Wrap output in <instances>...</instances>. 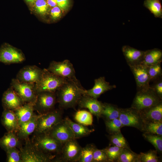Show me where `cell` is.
Here are the masks:
<instances>
[{"mask_svg": "<svg viewBox=\"0 0 162 162\" xmlns=\"http://www.w3.org/2000/svg\"><path fill=\"white\" fill-rule=\"evenodd\" d=\"M122 51L129 66L140 64L145 53V51L138 50L128 45L123 46Z\"/></svg>", "mask_w": 162, "mask_h": 162, "instance_id": "18", "label": "cell"}, {"mask_svg": "<svg viewBox=\"0 0 162 162\" xmlns=\"http://www.w3.org/2000/svg\"><path fill=\"white\" fill-rule=\"evenodd\" d=\"M34 104L25 103L14 111L17 117L19 126L21 124L29 120L34 115Z\"/></svg>", "mask_w": 162, "mask_h": 162, "instance_id": "22", "label": "cell"}, {"mask_svg": "<svg viewBox=\"0 0 162 162\" xmlns=\"http://www.w3.org/2000/svg\"><path fill=\"white\" fill-rule=\"evenodd\" d=\"M159 97L153 87L138 90L135 97L132 107L137 110L147 109L160 102Z\"/></svg>", "mask_w": 162, "mask_h": 162, "instance_id": "5", "label": "cell"}, {"mask_svg": "<svg viewBox=\"0 0 162 162\" xmlns=\"http://www.w3.org/2000/svg\"><path fill=\"white\" fill-rule=\"evenodd\" d=\"M153 88L159 97L162 96V81L161 80L156 83L154 87Z\"/></svg>", "mask_w": 162, "mask_h": 162, "instance_id": "44", "label": "cell"}, {"mask_svg": "<svg viewBox=\"0 0 162 162\" xmlns=\"http://www.w3.org/2000/svg\"><path fill=\"white\" fill-rule=\"evenodd\" d=\"M146 139L152 143L155 148L160 152L162 151V138L160 135L150 134H145Z\"/></svg>", "mask_w": 162, "mask_h": 162, "instance_id": "34", "label": "cell"}, {"mask_svg": "<svg viewBox=\"0 0 162 162\" xmlns=\"http://www.w3.org/2000/svg\"><path fill=\"white\" fill-rule=\"evenodd\" d=\"M62 116V110H58L40 114L34 131L36 134L47 133L63 119Z\"/></svg>", "mask_w": 162, "mask_h": 162, "instance_id": "6", "label": "cell"}, {"mask_svg": "<svg viewBox=\"0 0 162 162\" xmlns=\"http://www.w3.org/2000/svg\"><path fill=\"white\" fill-rule=\"evenodd\" d=\"M5 152L7 155V162H22L20 151L16 148H10Z\"/></svg>", "mask_w": 162, "mask_h": 162, "instance_id": "33", "label": "cell"}, {"mask_svg": "<svg viewBox=\"0 0 162 162\" xmlns=\"http://www.w3.org/2000/svg\"><path fill=\"white\" fill-rule=\"evenodd\" d=\"M69 4L70 0H57V4L63 10H66Z\"/></svg>", "mask_w": 162, "mask_h": 162, "instance_id": "43", "label": "cell"}, {"mask_svg": "<svg viewBox=\"0 0 162 162\" xmlns=\"http://www.w3.org/2000/svg\"><path fill=\"white\" fill-rule=\"evenodd\" d=\"M1 120L2 124L8 132L17 131L19 128V122L14 110L4 109Z\"/></svg>", "mask_w": 162, "mask_h": 162, "instance_id": "19", "label": "cell"}, {"mask_svg": "<svg viewBox=\"0 0 162 162\" xmlns=\"http://www.w3.org/2000/svg\"><path fill=\"white\" fill-rule=\"evenodd\" d=\"M20 151L22 162H57V158L42 152L32 141L27 140Z\"/></svg>", "mask_w": 162, "mask_h": 162, "instance_id": "3", "label": "cell"}, {"mask_svg": "<svg viewBox=\"0 0 162 162\" xmlns=\"http://www.w3.org/2000/svg\"><path fill=\"white\" fill-rule=\"evenodd\" d=\"M49 5L45 0H36L34 4V9L38 14L44 15L47 12Z\"/></svg>", "mask_w": 162, "mask_h": 162, "instance_id": "36", "label": "cell"}, {"mask_svg": "<svg viewBox=\"0 0 162 162\" xmlns=\"http://www.w3.org/2000/svg\"><path fill=\"white\" fill-rule=\"evenodd\" d=\"M56 101L55 92H43L38 94L36 100L34 104V110L42 114L51 110Z\"/></svg>", "mask_w": 162, "mask_h": 162, "instance_id": "9", "label": "cell"}, {"mask_svg": "<svg viewBox=\"0 0 162 162\" xmlns=\"http://www.w3.org/2000/svg\"><path fill=\"white\" fill-rule=\"evenodd\" d=\"M105 124L107 130L110 132L117 133L120 132L122 124L119 119L117 118L106 121Z\"/></svg>", "mask_w": 162, "mask_h": 162, "instance_id": "32", "label": "cell"}, {"mask_svg": "<svg viewBox=\"0 0 162 162\" xmlns=\"http://www.w3.org/2000/svg\"><path fill=\"white\" fill-rule=\"evenodd\" d=\"M33 142L42 152L55 157L61 154L63 146L61 142L47 134H36Z\"/></svg>", "mask_w": 162, "mask_h": 162, "instance_id": "4", "label": "cell"}, {"mask_svg": "<svg viewBox=\"0 0 162 162\" xmlns=\"http://www.w3.org/2000/svg\"><path fill=\"white\" fill-rule=\"evenodd\" d=\"M10 85L25 103L34 104L38 94L35 88V83L20 82L14 78L12 80Z\"/></svg>", "mask_w": 162, "mask_h": 162, "instance_id": "7", "label": "cell"}, {"mask_svg": "<svg viewBox=\"0 0 162 162\" xmlns=\"http://www.w3.org/2000/svg\"><path fill=\"white\" fill-rule=\"evenodd\" d=\"M162 59V51L155 48L145 51L143 59L140 64L149 67L161 63Z\"/></svg>", "mask_w": 162, "mask_h": 162, "instance_id": "23", "label": "cell"}, {"mask_svg": "<svg viewBox=\"0 0 162 162\" xmlns=\"http://www.w3.org/2000/svg\"><path fill=\"white\" fill-rule=\"evenodd\" d=\"M64 119L72 130L76 139L87 136L94 131V129H90L86 126L73 122L68 117Z\"/></svg>", "mask_w": 162, "mask_h": 162, "instance_id": "24", "label": "cell"}, {"mask_svg": "<svg viewBox=\"0 0 162 162\" xmlns=\"http://www.w3.org/2000/svg\"><path fill=\"white\" fill-rule=\"evenodd\" d=\"M96 148L95 146L91 144H87L82 148L78 162H92L93 154Z\"/></svg>", "mask_w": 162, "mask_h": 162, "instance_id": "30", "label": "cell"}, {"mask_svg": "<svg viewBox=\"0 0 162 162\" xmlns=\"http://www.w3.org/2000/svg\"><path fill=\"white\" fill-rule=\"evenodd\" d=\"M38 115L35 114L28 121L21 124L17 130V137L19 139L25 140L34 132L36 128Z\"/></svg>", "mask_w": 162, "mask_h": 162, "instance_id": "21", "label": "cell"}, {"mask_svg": "<svg viewBox=\"0 0 162 162\" xmlns=\"http://www.w3.org/2000/svg\"><path fill=\"white\" fill-rule=\"evenodd\" d=\"M43 70L41 78L35 83V88L37 94L43 92H55L68 80L53 74L47 69L44 68Z\"/></svg>", "mask_w": 162, "mask_h": 162, "instance_id": "2", "label": "cell"}, {"mask_svg": "<svg viewBox=\"0 0 162 162\" xmlns=\"http://www.w3.org/2000/svg\"><path fill=\"white\" fill-rule=\"evenodd\" d=\"M129 67L134 76L139 90L149 87L150 80L147 67L141 64L129 66Z\"/></svg>", "mask_w": 162, "mask_h": 162, "instance_id": "14", "label": "cell"}, {"mask_svg": "<svg viewBox=\"0 0 162 162\" xmlns=\"http://www.w3.org/2000/svg\"><path fill=\"white\" fill-rule=\"evenodd\" d=\"M86 90L79 81L67 80L57 91V100L61 109L74 107Z\"/></svg>", "mask_w": 162, "mask_h": 162, "instance_id": "1", "label": "cell"}, {"mask_svg": "<svg viewBox=\"0 0 162 162\" xmlns=\"http://www.w3.org/2000/svg\"><path fill=\"white\" fill-rule=\"evenodd\" d=\"M111 141L115 146L123 148L126 145V141L124 137L120 132L116 133L111 137Z\"/></svg>", "mask_w": 162, "mask_h": 162, "instance_id": "40", "label": "cell"}, {"mask_svg": "<svg viewBox=\"0 0 162 162\" xmlns=\"http://www.w3.org/2000/svg\"><path fill=\"white\" fill-rule=\"evenodd\" d=\"M120 110L114 106L108 103L103 104L101 116H104L106 121L118 118Z\"/></svg>", "mask_w": 162, "mask_h": 162, "instance_id": "26", "label": "cell"}, {"mask_svg": "<svg viewBox=\"0 0 162 162\" xmlns=\"http://www.w3.org/2000/svg\"><path fill=\"white\" fill-rule=\"evenodd\" d=\"M43 71L36 65H27L20 69L16 78L20 82L35 83L40 79Z\"/></svg>", "mask_w": 162, "mask_h": 162, "instance_id": "13", "label": "cell"}, {"mask_svg": "<svg viewBox=\"0 0 162 162\" xmlns=\"http://www.w3.org/2000/svg\"><path fill=\"white\" fill-rule=\"evenodd\" d=\"M143 5L156 18H162V8L160 0H145Z\"/></svg>", "mask_w": 162, "mask_h": 162, "instance_id": "27", "label": "cell"}, {"mask_svg": "<svg viewBox=\"0 0 162 162\" xmlns=\"http://www.w3.org/2000/svg\"><path fill=\"white\" fill-rule=\"evenodd\" d=\"M25 59L20 50L8 44H4L0 48V62L6 64L19 63Z\"/></svg>", "mask_w": 162, "mask_h": 162, "instance_id": "10", "label": "cell"}, {"mask_svg": "<svg viewBox=\"0 0 162 162\" xmlns=\"http://www.w3.org/2000/svg\"><path fill=\"white\" fill-rule=\"evenodd\" d=\"M160 63L147 67L148 74L150 81L155 79L161 76L162 69Z\"/></svg>", "mask_w": 162, "mask_h": 162, "instance_id": "35", "label": "cell"}, {"mask_svg": "<svg viewBox=\"0 0 162 162\" xmlns=\"http://www.w3.org/2000/svg\"><path fill=\"white\" fill-rule=\"evenodd\" d=\"M123 149L115 146L104 149L108 160L113 161L118 159Z\"/></svg>", "mask_w": 162, "mask_h": 162, "instance_id": "31", "label": "cell"}, {"mask_svg": "<svg viewBox=\"0 0 162 162\" xmlns=\"http://www.w3.org/2000/svg\"><path fill=\"white\" fill-rule=\"evenodd\" d=\"M2 100L4 109L13 110L25 103L11 86L4 93Z\"/></svg>", "mask_w": 162, "mask_h": 162, "instance_id": "16", "label": "cell"}, {"mask_svg": "<svg viewBox=\"0 0 162 162\" xmlns=\"http://www.w3.org/2000/svg\"><path fill=\"white\" fill-rule=\"evenodd\" d=\"M46 134L63 145L68 141L75 139L72 130L64 119H63Z\"/></svg>", "mask_w": 162, "mask_h": 162, "instance_id": "11", "label": "cell"}, {"mask_svg": "<svg viewBox=\"0 0 162 162\" xmlns=\"http://www.w3.org/2000/svg\"><path fill=\"white\" fill-rule=\"evenodd\" d=\"M118 118L122 125L137 127L141 122L139 116L132 110H119Z\"/></svg>", "mask_w": 162, "mask_h": 162, "instance_id": "20", "label": "cell"}, {"mask_svg": "<svg viewBox=\"0 0 162 162\" xmlns=\"http://www.w3.org/2000/svg\"><path fill=\"white\" fill-rule=\"evenodd\" d=\"M77 104L80 108L88 109L90 112L98 118L101 116L103 103L98 101L97 99L84 94L80 98Z\"/></svg>", "mask_w": 162, "mask_h": 162, "instance_id": "15", "label": "cell"}, {"mask_svg": "<svg viewBox=\"0 0 162 162\" xmlns=\"http://www.w3.org/2000/svg\"><path fill=\"white\" fill-rule=\"evenodd\" d=\"M74 118L78 123L87 126L92 125L93 117L92 114L85 110H80L77 111Z\"/></svg>", "mask_w": 162, "mask_h": 162, "instance_id": "29", "label": "cell"}, {"mask_svg": "<svg viewBox=\"0 0 162 162\" xmlns=\"http://www.w3.org/2000/svg\"><path fill=\"white\" fill-rule=\"evenodd\" d=\"M19 139L14 132H8L0 138V146L5 151L11 148H16L20 145Z\"/></svg>", "mask_w": 162, "mask_h": 162, "instance_id": "25", "label": "cell"}, {"mask_svg": "<svg viewBox=\"0 0 162 162\" xmlns=\"http://www.w3.org/2000/svg\"><path fill=\"white\" fill-rule=\"evenodd\" d=\"M148 109L146 117L152 122H160L162 118V104L160 103Z\"/></svg>", "mask_w": 162, "mask_h": 162, "instance_id": "28", "label": "cell"}, {"mask_svg": "<svg viewBox=\"0 0 162 162\" xmlns=\"http://www.w3.org/2000/svg\"><path fill=\"white\" fill-rule=\"evenodd\" d=\"M47 69L53 74L68 80L78 81L72 64L68 60L62 62L53 61Z\"/></svg>", "mask_w": 162, "mask_h": 162, "instance_id": "8", "label": "cell"}, {"mask_svg": "<svg viewBox=\"0 0 162 162\" xmlns=\"http://www.w3.org/2000/svg\"><path fill=\"white\" fill-rule=\"evenodd\" d=\"M82 148L76 139L68 141L63 145L59 158L60 162H78Z\"/></svg>", "mask_w": 162, "mask_h": 162, "instance_id": "12", "label": "cell"}, {"mask_svg": "<svg viewBox=\"0 0 162 162\" xmlns=\"http://www.w3.org/2000/svg\"><path fill=\"white\" fill-rule=\"evenodd\" d=\"M141 158L142 161L144 162H157L158 161V158L153 152L142 154Z\"/></svg>", "mask_w": 162, "mask_h": 162, "instance_id": "41", "label": "cell"}, {"mask_svg": "<svg viewBox=\"0 0 162 162\" xmlns=\"http://www.w3.org/2000/svg\"><path fill=\"white\" fill-rule=\"evenodd\" d=\"M136 157L134 153L132 152L124 150L123 149L118 159L120 162H131L134 161Z\"/></svg>", "mask_w": 162, "mask_h": 162, "instance_id": "38", "label": "cell"}, {"mask_svg": "<svg viewBox=\"0 0 162 162\" xmlns=\"http://www.w3.org/2000/svg\"><path fill=\"white\" fill-rule=\"evenodd\" d=\"M26 1L28 2L32 3L34 2L36 0H26Z\"/></svg>", "mask_w": 162, "mask_h": 162, "instance_id": "46", "label": "cell"}, {"mask_svg": "<svg viewBox=\"0 0 162 162\" xmlns=\"http://www.w3.org/2000/svg\"><path fill=\"white\" fill-rule=\"evenodd\" d=\"M94 84L91 89L86 90L85 94L89 95L94 98L97 99L105 92L115 88V85H111L106 81L104 77L102 76L95 79Z\"/></svg>", "mask_w": 162, "mask_h": 162, "instance_id": "17", "label": "cell"}, {"mask_svg": "<svg viewBox=\"0 0 162 162\" xmlns=\"http://www.w3.org/2000/svg\"><path fill=\"white\" fill-rule=\"evenodd\" d=\"M108 160L104 149L94 150L93 157L92 162H105Z\"/></svg>", "mask_w": 162, "mask_h": 162, "instance_id": "39", "label": "cell"}, {"mask_svg": "<svg viewBox=\"0 0 162 162\" xmlns=\"http://www.w3.org/2000/svg\"><path fill=\"white\" fill-rule=\"evenodd\" d=\"M147 129L148 132L159 135H162L161 122H152L147 125Z\"/></svg>", "mask_w": 162, "mask_h": 162, "instance_id": "37", "label": "cell"}, {"mask_svg": "<svg viewBox=\"0 0 162 162\" xmlns=\"http://www.w3.org/2000/svg\"><path fill=\"white\" fill-rule=\"evenodd\" d=\"M47 3L49 6L54 7L57 4V0H47Z\"/></svg>", "mask_w": 162, "mask_h": 162, "instance_id": "45", "label": "cell"}, {"mask_svg": "<svg viewBox=\"0 0 162 162\" xmlns=\"http://www.w3.org/2000/svg\"><path fill=\"white\" fill-rule=\"evenodd\" d=\"M58 6L54 7L51 10L50 15L52 19L56 20L60 17L61 16V10Z\"/></svg>", "mask_w": 162, "mask_h": 162, "instance_id": "42", "label": "cell"}]
</instances>
